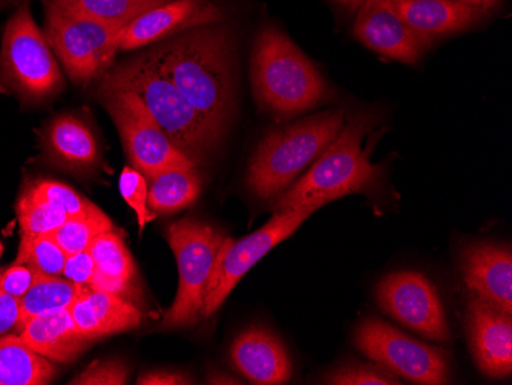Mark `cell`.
<instances>
[{"label": "cell", "mask_w": 512, "mask_h": 385, "mask_svg": "<svg viewBox=\"0 0 512 385\" xmlns=\"http://www.w3.org/2000/svg\"><path fill=\"white\" fill-rule=\"evenodd\" d=\"M356 347L382 369L414 384L450 382L447 350L417 341L384 321L367 318L355 330Z\"/></svg>", "instance_id": "8fae6325"}, {"label": "cell", "mask_w": 512, "mask_h": 385, "mask_svg": "<svg viewBox=\"0 0 512 385\" xmlns=\"http://www.w3.org/2000/svg\"><path fill=\"white\" fill-rule=\"evenodd\" d=\"M166 2L171 0H43V4L120 28L128 27L140 14Z\"/></svg>", "instance_id": "4316f807"}, {"label": "cell", "mask_w": 512, "mask_h": 385, "mask_svg": "<svg viewBox=\"0 0 512 385\" xmlns=\"http://www.w3.org/2000/svg\"><path fill=\"white\" fill-rule=\"evenodd\" d=\"M39 272L30 264H16L0 274V290L10 293L13 297H23L39 278Z\"/></svg>", "instance_id": "836d02e7"}, {"label": "cell", "mask_w": 512, "mask_h": 385, "mask_svg": "<svg viewBox=\"0 0 512 385\" xmlns=\"http://www.w3.org/2000/svg\"><path fill=\"white\" fill-rule=\"evenodd\" d=\"M339 4L344 5V7L352 8V10H356L361 4V0H336Z\"/></svg>", "instance_id": "ab89813d"}, {"label": "cell", "mask_w": 512, "mask_h": 385, "mask_svg": "<svg viewBox=\"0 0 512 385\" xmlns=\"http://www.w3.org/2000/svg\"><path fill=\"white\" fill-rule=\"evenodd\" d=\"M120 194L123 200L137 214L140 232L155 218L154 212L148 208V178L135 168H125L119 180Z\"/></svg>", "instance_id": "4dcf8cb0"}, {"label": "cell", "mask_w": 512, "mask_h": 385, "mask_svg": "<svg viewBox=\"0 0 512 385\" xmlns=\"http://www.w3.org/2000/svg\"><path fill=\"white\" fill-rule=\"evenodd\" d=\"M20 338L28 347L53 362L76 361L91 346L74 324L69 309L37 316L20 330Z\"/></svg>", "instance_id": "44dd1931"}, {"label": "cell", "mask_w": 512, "mask_h": 385, "mask_svg": "<svg viewBox=\"0 0 512 385\" xmlns=\"http://www.w3.org/2000/svg\"><path fill=\"white\" fill-rule=\"evenodd\" d=\"M382 312L407 329L445 343L451 338L450 326L436 286L419 272H394L376 287Z\"/></svg>", "instance_id": "7c38bea8"}, {"label": "cell", "mask_w": 512, "mask_h": 385, "mask_svg": "<svg viewBox=\"0 0 512 385\" xmlns=\"http://www.w3.org/2000/svg\"><path fill=\"white\" fill-rule=\"evenodd\" d=\"M344 125L345 111L336 109L267 135L250 160L247 188L261 200L279 197L310 168Z\"/></svg>", "instance_id": "5b68a950"}, {"label": "cell", "mask_w": 512, "mask_h": 385, "mask_svg": "<svg viewBox=\"0 0 512 385\" xmlns=\"http://www.w3.org/2000/svg\"><path fill=\"white\" fill-rule=\"evenodd\" d=\"M234 43L230 27L217 22L183 31L148 50L201 119L223 137L237 105Z\"/></svg>", "instance_id": "6da1fadb"}, {"label": "cell", "mask_w": 512, "mask_h": 385, "mask_svg": "<svg viewBox=\"0 0 512 385\" xmlns=\"http://www.w3.org/2000/svg\"><path fill=\"white\" fill-rule=\"evenodd\" d=\"M207 384H241L237 378H232L229 375H223V373L214 372L211 376L206 378Z\"/></svg>", "instance_id": "74e56055"}, {"label": "cell", "mask_w": 512, "mask_h": 385, "mask_svg": "<svg viewBox=\"0 0 512 385\" xmlns=\"http://www.w3.org/2000/svg\"><path fill=\"white\" fill-rule=\"evenodd\" d=\"M223 17V8L212 0H171L132 20L120 37L119 51L140 50L183 31L217 24Z\"/></svg>", "instance_id": "4fadbf2b"}, {"label": "cell", "mask_w": 512, "mask_h": 385, "mask_svg": "<svg viewBox=\"0 0 512 385\" xmlns=\"http://www.w3.org/2000/svg\"><path fill=\"white\" fill-rule=\"evenodd\" d=\"M56 376L53 361L34 352L19 335L0 336V385H45Z\"/></svg>", "instance_id": "603a6c76"}, {"label": "cell", "mask_w": 512, "mask_h": 385, "mask_svg": "<svg viewBox=\"0 0 512 385\" xmlns=\"http://www.w3.org/2000/svg\"><path fill=\"white\" fill-rule=\"evenodd\" d=\"M394 5L405 24L427 42L467 30L486 14L460 0H394Z\"/></svg>", "instance_id": "d6986e66"}, {"label": "cell", "mask_w": 512, "mask_h": 385, "mask_svg": "<svg viewBox=\"0 0 512 385\" xmlns=\"http://www.w3.org/2000/svg\"><path fill=\"white\" fill-rule=\"evenodd\" d=\"M17 218L20 223V246L16 264H23L33 244L39 238L53 234L68 217L60 206L40 197L28 186L17 201Z\"/></svg>", "instance_id": "cb8c5ba5"}, {"label": "cell", "mask_w": 512, "mask_h": 385, "mask_svg": "<svg viewBox=\"0 0 512 385\" xmlns=\"http://www.w3.org/2000/svg\"><path fill=\"white\" fill-rule=\"evenodd\" d=\"M230 359L252 384L281 385L292 379L293 364L286 346L275 332L263 326L241 332L230 347Z\"/></svg>", "instance_id": "e0dca14e"}, {"label": "cell", "mask_w": 512, "mask_h": 385, "mask_svg": "<svg viewBox=\"0 0 512 385\" xmlns=\"http://www.w3.org/2000/svg\"><path fill=\"white\" fill-rule=\"evenodd\" d=\"M2 252H4V246H2V243H0V255H2Z\"/></svg>", "instance_id": "b9f144b4"}, {"label": "cell", "mask_w": 512, "mask_h": 385, "mask_svg": "<svg viewBox=\"0 0 512 385\" xmlns=\"http://www.w3.org/2000/svg\"><path fill=\"white\" fill-rule=\"evenodd\" d=\"M322 206L324 205L316 203V205L275 212L263 228L247 235L243 240L235 241L226 237L218 254L211 280L207 284L203 313H201L203 318L214 315L223 306L230 292L240 283L241 278L258 261L263 260L273 247L295 234L301 228V224Z\"/></svg>", "instance_id": "30bf717a"}, {"label": "cell", "mask_w": 512, "mask_h": 385, "mask_svg": "<svg viewBox=\"0 0 512 385\" xmlns=\"http://www.w3.org/2000/svg\"><path fill=\"white\" fill-rule=\"evenodd\" d=\"M463 4L471 5V7L480 8V10L488 11L499 4V0H460Z\"/></svg>", "instance_id": "f35d334b"}, {"label": "cell", "mask_w": 512, "mask_h": 385, "mask_svg": "<svg viewBox=\"0 0 512 385\" xmlns=\"http://www.w3.org/2000/svg\"><path fill=\"white\" fill-rule=\"evenodd\" d=\"M123 30L45 4L46 42L77 85H88L109 71Z\"/></svg>", "instance_id": "ba28073f"}, {"label": "cell", "mask_w": 512, "mask_h": 385, "mask_svg": "<svg viewBox=\"0 0 512 385\" xmlns=\"http://www.w3.org/2000/svg\"><path fill=\"white\" fill-rule=\"evenodd\" d=\"M330 385H399L398 376L382 369L378 364H348L325 373L321 379Z\"/></svg>", "instance_id": "f546056e"}, {"label": "cell", "mask_w": 512, "mask_h": 385, "mask_svg": "<svg viewBox=\"0 0 512 385\" xmlns=\"http://www.w3.org/2000/svg\"><path fill=\"white\" fill-rule=\"evenodd\" d=\"M114 231V224L108 215L105 217L66 218L65 223L51 234L66 255L88 251L89 244L97 235Z\"/></svg>", "instance_id": "83f0119b"}, {"label": "cell", "mask_w": 512, "mask_h": 385, "mask_svg": "<svg viewBox=\"0 0 512 385\" xmlns=\"http://www.w3.org/2000/svg\"><path fill=\"white\" fill-rule=\"evenodd\" d=\"M100 100L119 131L132 168L146 178L171 169L197 168L155 123L142 100L125 89H99Z\"/></svg>", "instance_id": "9c48e42d"}, {"label": "cell", "mask_w": 512, "mask_h": 385, "mask_svg": "<svg viewBox=\"0 0 512 385\" xmlns=\"http://www.w3.org/2000/svg\"><path fill=\"white\" fill-rule=\"evenodd\" d=\"M371 126L368 114H355L342 126L335 140L330 143L306 174L293 181L279 195L275 212L302 206L327 205L350 194L368 192L378 185L382 168L373 165L362 148L365 134Z\"/></svg>", "instance_id": "3957f363"}, {"label": "cell", "mask_w": 512, "mask_h": 385, "mask_svg": "<svg viewBox=\"0 0 512 385\" xmlns=\"http://www.w3.org/2000/svg\"><path fill=\"white\" fill-rule=\"evenodd\" d=\"M100 89H125L134 93L161 131L197 166L206 163L220 146L223 135L201 119L148 51L106 71Z\"/></svg>", "instance_id": "7a4b0ae2"}, {"label": "cell", "mask_w": 512, "mask_h": 385, "mask_svg": "<svg viewBox=\"0 0 512 385\" xmlns=\"http://www.w3.org/2000/svg\"><path fill=\"white\" fill-rule=\"evenodd\" d=\"M129 381V369L120 359L94 361L80 375L71 379L74 385H125Z\"/></svg>", "instance_id": "d6a6232c"}, {"label": "cell", "mask_w": 512, "mask_h": 385, "mask_svg": "<svg viewBox=\"0 0 512 385\" xmlns=\"http://www.w3.org/2000/svg\"><path fill=\"white\" fill-rule=\"evenodd\" d=\"M201 177L197 168L171 169L148 178V208L154 214H174L197 201Z\"/></svg>", "instance_id": "d4e9b609"}, {"label": "cell", "mask_w": 512, "mask_h": 385, "mask_svg": "<svg viewBox=\"0 0 512 385\" xmlns=\"http://www.w3.org/2000/svg\"><path fill=\"white\" fill-rule=\"evenodd\" d=\"M97 267L91 254L88 251L79 252V254L68 255L65 269H63V278L79 284V286L91 287L96 280Z\"/></svg>", "instance_id": "e575fe53"}, {"label": "cell", "mask_w": 512, "mask_h": 385, "mask_svg": "<svg viewBox=\"0 0 512 385\" xmlns=\"http://www.w3.org/2000/svg\"><path fill=\"white\" fill-rule=\"evenodd\" d=\"M85 286L73 283L63 277L39 275L33 286L20 297V316L17 329L22 330L37 316L50 315L69 309Z\"/></svg>", "instance_id": "484cf974"}, {"label": "cell", "mask_w": 512, "mask_h": 385, "mask_svg": "<svg viewBox=\"0 0 512 385\" xmlns=\"http://www.w3.org/2000/svg\"><path fill=\"white\" fill-rule=\"evenodd\" d=\"M471 352L483 375L509 378L512 373V318L480 297L470 298L467 310Z\"/></svg>", "instance_id": "9a60e30c"}, {"label": "cell", "mask_w": 512, "mask_h": 385, "mask_svg": "<svg viewBox=\"0 0 512 385\" xmlns=\"http://www.w3.org/2000/svg\"><path fill=\"white\" fill-rule=\"evenodd\" d=\"M460 270L473 295L512 315V254L508 246L468 244L460 254Z\"/></svg>", "instance_id": "2e32d148"}, {"label": "cell", "mask_w": 512, "mask_h": 385, "mask_svg": "<svg viewBox=\"0 0 512 385\" xmlns=\"http://www.w3.org/2000/svg\"><path fill=\"white\" fill-rule=\"evenodd\" d=\"M88 252L96 263L97 275L91 289L125 295L132 286L137 270L125 241L114 231L97 235Z\"/></svg>", "instance_id": "7402d4cb"}, {"label": "cell", "mask_w": 512, "mask_h": 385, "mask_svg": "<svg viewBox=\"0 0 512 385\" xmlns=\"http://www.w3.org/2000/svg\"><path fill=\"white\" fill-rule=\"evenodd\" d=\"M63 88L59 63L25 0L8 20L2 36L0 93L16 96L23 105H39L54 99Z\"/></svg>", "instance_id": "8992f818"}, {"label": "cell", "mask_w": 512, "mask_h": 385, "mask_svg": "<svg viewBox=\"0 0 512 385\" xmlns=\"http://www.w3.org/2000/svg\"><path fill=\"white\" fill-rule=\"evenodd\" d=\"M250 74L256 102L284 119L310 111L329 93L315 63L270 25L253 43Z\"/></svg>", "instance_id": "277c9868"}, {"label": "cell", "mask_w": 512, "mask_h": 385, "mask_svg": "<svg viewBox=\"0 0 512 385\" xmlns=\"http://www.w3.org/2000/svg\"><path fill=\"white\" fill-rule=\"evenodd\" d=\"M36 194L45 200L53 201L63 209L66 217H105V212L97 208L88 198L82 197L79 192L69 188L65 183L56 180H37L30 185Z\"/></svg>", "instance_id": "f1b7e54d"}, {"label": "cell", "mask_w": 512, "mask_h": 385, "mask_svg": "<svg viewBox=\"0 0 512 385\" xmlns=\"http://www.w3.org/2000/svg\"><path fill=\"white\" fill-rule=\"evenodd\" d=\"M13 4L14 0H0V10H4V8H8Z\"/></svg>", "instance_id": "60d3db41"}, {"label": "cell", "mask_w": 512, "mask_h": 385, "mask_svg": "<svg viewBox=\"0 0 512 385\" xmlns=\"http://www.w3.org/2000/svg\"><path fill=\"white\" fill-rule=\"evenodd\" d=\"M68 255L50 235L39 238L28 252L27 260L23 264H30L40 275L48 277H62Z\"/></svg>", "instance_id": "1f68e13d"}, {"label": "cell", "mask_w": 512, "mask_h": 385, "mask_svg": "<svg viewBox=\"0 0 512 385\" xmlns=\"http://www.w3.org/2000/svg\"><path fill=\"white\" fill-rule=\"evenodd\" d=\"M77 330L88 341L135 329L142 323V312L119 293L85 286L69 307Z\"/></svg>", "instance_id": "ac0fdd59"}, {"label": "cell", "mask_w": 512, "mask_h": 385, "mask_svg": "<svg viewBox=\"0 0 512 385\" xmlns=\"http://www.w3.org/2000/svg\"><path fill=\"white\" fill-rule=\"evenodd\" d=\"M355 34L375 53L407 65H416L430 45L405 24L394 0H361Z\"/></svg>", "instance_id": "5bb4252c"}, {"label": "cell", "mask_w": 512, "mask_h": 385, "mask_svg": "<svg viewBox=\"0 0 512 385\" xmlns=\"http://www.w3.org/2000/svg\"><path fill=\"white\" fill-rule=\"evenodd\" d=\"M20 300L0 290V336L13 330L19 323Z\"/></svg>", "instance_id": "d590c367"}, {"label": "cell", "mask_w": 512, "mask_h": 385, "mask_svg": "<svg viewBox=\"0 0 512 385\" xmlns=\"http://www.w3.org/2000/svg\"><path fill=\"white\" fill-rule=\"evenodd\" d=\"M42 143L51 162L68 171H91L99 163L96 135L86 122L73 114L51 120L43 131Z\"/></svg>", "instance_id": "ffe728a7"}, {"label": "cell", "mask_w": 512, "mask_h": 385, "mask_svg": "<svg viewBox=\"0 0 512 385\" xmlns=\"http://www.w3.org/2000/svg\"><path fill=\"white\" fill-rule=\"evenodd\" d=\"M227 235L203 221L172 223L166 238L178 264V292L161 329H188L200 321L207 284Z\"/></svg>", "instance_id": "52a82bcc"}, {"label": "cell", "mask_w": 512, "mask_h": 385, "mask_svg": "<svg viewBox=\"0 0 512 385\" xmlns=\"http://www.w3.org/2000/svg\"><path fill=\"white\" fill-rule=\"evenodd\" d=\"M138 385H188L194 384V379L186 373L172 370H151L142 373L137 379Z\"/></svg>", "instance_id": "8d00e7d4"}]
</instances>
